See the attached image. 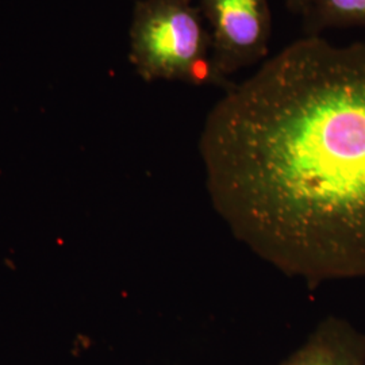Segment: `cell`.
Masks as SVG:
<instances>
[{
	"instance_id": "1",
	"label": "cell",
	"mask_w": 365,
	"mask_h": 365,
	"mask_svg": "<svg viewBox=\"0 0 365 365\" xmlns=\"http://www.w3.org/2000/svg\"><path fill=\"white\" fill-rule=\"evenodd\" d=\"M199 155L260 259L312 286L365 276V42L289 43L212 106Z\"/></svg>"
},
{
	"instance_id": "2",
	"label": "cell",
	"mask_w": 365,
	"mask_h": 365,
	"mask_svg": "<svg viewBox=\"0 0 365 365\" xmlns=\"http://www.w3.org/2000/svg\"><path fill=\"white\" fill-rule=\"evenodd\" d=\"M129 60L149 83L225 84L212 64L209 27L192 0H138L129 29Z\"/></svg>"
},
{
	"instance_id": "3",
	"label": "cell",
	"mask_w": 365,
	"mask_h": 365,
	"mask_svg": "<svg viewBox=\"0 0 365 365\" xmlns=\"http://www.w3.org/2000/svg\"><path fill=\"white\" fill-rule=\"evenodd\" d=\"M209 27L215 73L225 84L265 58L272 36L269 0H197Z\"/></svg>"
},
{
	"instance_id": "4",
	"label": "cell",
	"mask_w": 365,
	"mask_h": 365,
	"mask_svg": "<svg viewBox=\"0 0 365 365\" xmlns=\"http://www.w3.org/2000/svg\"><path fill=\"white\" fill-rule=\"evenodd\" d=\"M277 365H365V333L342 318L327 317Z\"/></svg>"
},
{
	"instance_id": "5",
	"label": "cell",
	"mask_w": 365,
	"mask_h": 365,
	"mask_svg": "<svg viewBox=\"0 0 365 365\" xmlns=\"http://www.w3.org/2000/svg\"><path fill=\"white\" fill-rule=\"evenodd\" d=\"M303 19L306 36L334 27H365V0H312Z\"/></svg>"
},
{
	"instance_id": "6",
	"label": "cell",
	"mask_w": 365,
	"mask_h": 365,
	"mask_svg": "<svg viewBox=\"0 0 365 365\" xmlns=\"http://www.w3.org/2000/svg\"><path fill=\"white\" fill-rule=\"evenodd\" d=\"M284 1L291 13L300 14L302 16L306 14L312 3V0H284Z\"/></svg>"
}]
</instances>
